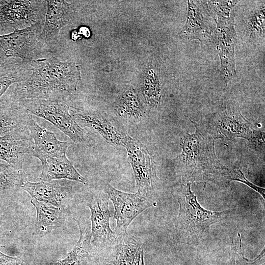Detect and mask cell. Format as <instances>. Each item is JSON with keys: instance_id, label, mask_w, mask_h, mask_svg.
Masks as SVG:
<instances>
[{"instance_id": "24", "label": "cell", "mask_w": 265, "mask_h": 265, "mask_svg": "<svg viewBox=\"0 0 265 265\" xmlns=\"http://www.w3.org/2000/svg\"><path fill=\"white\" fill-rule=\"evenodd\" d=\"M265 4L250 13L245 26V33L251 39L264 37L265 30Z\"/></svg>"}, {"instance_id": "10", "label": "cell", "mask_w": 265, "mask_h": 265, "mask_svg": "<svg viewBox=\"0 0 265 265\" xmlns=\"http://www.w3.org/2000/svg\"><path fill=\"white\" fill-rule=\"evenodd\" d=\"M186 23L179 33L181 37L187 41L197 39L201 44L212 40L214 27L212 26L209 10L205 1L187 0Z\"/></svg>"}, {"instance_id": "14", "label": "cell", "mask_w": 265, "mask_h": 265, "mask_svg": "<svg viewBox=\"0 0 265 265\" xmlns=\"http://www.w3.org/2000/svg\"><path fill=\"white\" fill-rule=\"evenodd\" d=\"M70 113L77 122L93 129L110 144L124 147L130 137L99 113L72 108Z\"/></svg>"}, {"instance_id": "28", "label": "cell", "mask_w": 265, "mask_h": 265, "mask_svg": "<svg viewBox=\"0 0 265 265\" xmlns=\"http://www.w3.org/2000/svg\"><path fill=\"white\" fill-rule=\"evenodd\" d=\"M24 67L16 72L0 76V97L8 88L16 82H21L27 79V69Z\"/></svg>"}, {"instance_id": "5", "label": "cell", "mask_w": 265, "mask_h": 265, "mask_svg": "<svg viewBox=\"0 0 265 265\" xmlns=\"http://www.w3.org/2000/svg\"><path fill=\"white\" fill-rule=\"evenodd\" d=\"M212 41L220 58V72L228 81L236 76L235 51L236 32L234 18L217 16Z\"/></svg>"}, {"instance_id": "26", "label": "cell", "mask_w": 265, "mask_h": 265, "mask_svg": "<svg viewBox=\"0 0 265 265\" xmlns=\"http://www.w3.org/2000/svg\"><path fill=\"white\" fill-rule=\"evenodd\" d=\"M143 91L148 103L153 106H156L159 104L160 100V84L155 75L147 78Z\"/></svg>"}, {"instance_id": "22", "label": "cell", "mask_w": 265, "mask_h": 265, "mask_svg": "<svg viewBox=\"0 0 265 265\" xmlns=\"http://www.w3.org/2000/svg\"><path fill=\"white\" fill-rule=\"evenodd\" d=\"M28 114L20 105L0 106V137L26 124Z\"/></svg>"}, {"instance_id": "13", "label": "cell", "mask_w": 265, "mask_h": 265, "mask_svg": "<svg viewBox=\"0 0 265 265\" xmlns=\"http://www.w3.org/2000/svg\"><path fill=\"white\" fill-rule=\"evenodd\" d=\"M26 125L34 142L33 156L60 158L66 156L70 143L59 140L53 132L40 126L30 114L26 120Z\"/></svg>"}, {"instance_id": "1", "label": "cell", "mask_w": 265, "mask_h": 265, "mask_svg": "<svg viewBox=\"0 0 265 265\" xmlns=\"http://www.w3.org/2000/svg\"><path fill=\"white\" fill-rule=\"evenodd\" d=\"M31 74L20 82L19 103L33 100L65 101L77 88V73L71 62L54 57L34 60Z\"/></svg>"}, {"instance_id": "21", "label": "cell", "mask_w": 265, "mask_h": 265, "mask_svg": "<svg viewBox=\"0 0 265 265\" xmlns=\"http://www.w3.org/2000/svg\"><path fill=\"white\" fill-rule=\"evenodd\" d=\"M23 170H18L8 163L0 161V198L21 188L26 181Z\"/></svg>"}, {"instance_id": "19", "label": "cell", "mask_w": 265, "mask_h": 265, "mask_svg": "<svg viewBox=\"0 0 265 265\" xmlns=\"http://www.w3.org/2000/svg\"><path fill=\"white\" fill-rule=\"evenodd\" d=\"M240 120L235 116L225 115L219 121L220 132L227 137H241L260 143L264 138V132L251 129Z\"/></svg>"}, {"instance_id": "11", "label": "cell", "mask_w": 265, "mask_h": 265, "mask_svg": "<svg viewBox=\"0 0 265 265\" xmlns=\"http://www.w3.org/2000/svg\"><path fill=\"white\" fill-rule=\"evenodd\" d=\"M21 188L32 199L58 208L65 212L73 199L72 188L62 186L57 182H31L26 180Z\"/></svg>"}, {"instance_id": "31", "label": "cell", "mask_w": 265, "mask_h": 265, "mask_svg": "<svg viewBox=\"0 0 265 265\" xmlns=\"http://www.w3.org/2000/svg\"><path fill=\"white\" fill-rule=\"evenodd\" d=\"M140 265H145V261H144V252L142 253L141 255V263Z\"/></svg>"}, {"instance_id": "17", "label": "cell", "mask_w": 265, "mask_h": 265, "mask_svg": "<svg viewBox=\"0 0 265 265\" xmlns=\"http://www.w3.org/2000/svg\"><path fill=\"white\" fill-rule=\"evenodd\" d=\"M109 262L113 265H140L144 252L142 243L137 237L127 233L118 235Z\"/></svg>"}, {"instance_id": "2", "label": "cell", "mask_w": 265, "mask_h": 265, "mask_svg": "<svg viewBox=\"0 0 265 265\" xmlns=\"http://www.w3.org/2000/svg\"><path fill=\"white\" fill-rule=\"evenodd\" d=\"M19 104L28 114L50 122L75 143L85 144L89 142L88 133L73 118L65 101L33 100Z\"/></svg>"}, {"instance_id": "32", "label": "cell", "mask_w": 265, "mask_h": 265, "mask_svg": "<svg viewBox=\"0 0 265 265\" xmlns=\"http://www.w3.org/2000/svg\"><path fill=\"white\" fill-rule=\"evenodd\" d=\"M23 265H27L25 263Z\"/></svg>"}, {"instance_id": "29", "label": "cell", "mask_w": 265, "mask_h": 265, "mask_svg": "<svg viewBox=\"0 0 265 265\" xmlns=\"http://www.w3.org/2000/svg\"><path fill=\"white\" fill-rule=\"evenodd\" d=\"M24 264L21 259L8 256L0 251V265H23Z\"/></svg>"}, {"instance_id": "4", "label": "cell", "mask_w": 265, "mask_h": 265, "mask_svg": "<svg viewBox=\"0 0 265 265\" xmlns=\"http://www.w3.org/2000/svg\"><path fill=\"white\" fill-rule=\"evenodd\" d=\"M104 191L114 206L113 217L116 220L115 232L118 235L127 233V228L132 220L155 204L148 195L139 191L126 193L108 184L104 186Z\"/></svg>"}, {"instance_id": "23", "label": "cell", "mask_w": 265, "mask_h": 265, "mask_svg": "<svg viewBox=\"0 0 265 265\" xmlns=\"http://www.w3.org/2000/svg\"><path fill=\"white\" fill-rule=\"evenodd\" d=\"M116 108L121 116L129 120H139L144 114L143 108L137 97L130 91L120 98Z\"/></svg>"}, {"instance_id": "20", "label": "cell", "mask_w": 265, "mask_h": 265, "mask_svg": "<svg viewBox=\"0 0 265 265\" xmlns=\"http://www.w3.org/2000/svg\"><path fill=\"white\" fill-rule=\"evenodd\" d=\"M80 229V237L72 250L64 259L58 260L54 265H88L91 250V234L82 227L76 220Z\"/></svg>"}, {"instance_id": "3", "label": "cell", "mask_w": 265, "mask_h": 265, "mask_svg": "<svg viewBox=\"0 0 265 265\" xmlns=\"http://www.w3.org/2000/svg\"><path fill=\"white\" fill-rule=\"evenodd\" d=\"M191 183L183 186L178 196L179 211L177 227L189 235L199 236L212 225L227 215L230 211L213 212L203 208L191 189Z\"/></svg>"}, {"instance_id": "25", "label": "cell", "mask_w": 265, "mask_h": 265, "mask_svg": "<svg viewBox=\"0 0 265 265\" xmlns=\"http://www.w3.org/2000/svg\"><path fill=\"white\" fill-rule=\"evenodd\" d=\"M201 136L197 132L195 133L187 134L182 140L181 147L182 160L186 163L195 161L201 154Z\"/></svg>"}, {"instance_id": "7", "label": "cell", "mask_w": 265, "mask_h": 265, "mask_svg": "<svg viewBox=\"0 0 265 265\" xmlns=\"http://www.w3.org/2000/svg\"><path fill=\"white\" fill-rule=\"evenodd\" d=\"M124 147L132 168L138 191L149 196L156 180L152 157L139 141L131 136Z\"/></svg>"}, {"instance_id": "9", "label": "cell", "mask_w": 265, "mask_h": 265, "mask_svg": "<svg viewBox=\"0 0 265 265\" xmlns=\"http://www.w3.org/2000/svg\"><path fill=\"white\" fill-rule=\"evenodd\" d=\"M43 25V22H40L23 29H15L11 33L0 35V48L7 57L30 60Z\"/></svg>"}, {"instance_id": "6", "label": "cell", "mask_w": 265, "mask_h": 265, "mask_svg": "<svg viewBox=\"0 0 265 265\" xmlns=\"http://www.w3.org/2000/svg\"><path fill=\"white\" fill-rule=\"evenodd\" d=\"M33 140L26 124L0 137V159L18 170L33 156Z\"/></svg>"}, {"instance_id": "12", "label": "cell", "mask_w": 265, "mask_h": 265, "mask_svg": "<svg viewBox=\"0 0 265 265\" xmlns=\"http://www.w3.org/2000/svg\"><path fill=\"white\" fill-rule=\"evenodd\" d=\"M46 3L45 21L38 42L49 47L56 43L60 30L69 23L73 9L64 0H46Z\"/></svg>"}, {"instance_id": "16", "label": "cell", "mask_w": 265, "mask_h": 265, "mask_svg": "<svg viewBox=\"0 0 265 265\" xmlns=\"http://www.w3.org/2000/svg\"><path fill=\"white\" fill-rule=\"evenodd\" d=\"M35 157L40 160L42 165L39 177L41 181L67 179L86 184V180L78 172L66 156L53 158L37 155Z\"/></svg>"}, {"instance_id": "8", "label": "cell", "mask_w": 265, "mask_h": 265, "mask_svg": "<svg viewBox=\"0 0 265 265\" xmlns=\"http://www.w3.org/2000/svg\"><path fill=\"white\" fill-rule=\"evenodd\" d=\"M108 199L107 195L98 194L86 202L91 212V242L98 246L111 245L118 236L110 226L113 214L109 209Z\"/></svg>"}, {"instance_id": "15", "label": "cell", "mask_w": 265, "mask_h": 265, "mask_svg": "<svg viewBox=\"0 0 265 265\" xmlns=\"http://www.w3.org/2000/svg\"><path fill=\"white\" fill-rule=\"evenodd\" d=\"M0 17L14 25V30L27 27L42 22L38 20L37 9L44 1L10 0L1 1Z\"/></svg>"}, {"instance_id": "18", "label": "cell", "mask_w": 265, "mask_h": 265, "mask_svg": "<svg viewBox=\"0 0 265 265\" xmlns=\"http://www.w3.org/2000/svg\"><path fill=\"white\" fill-rule=\"evenodd\" d=\"M36 217L33 235L43 237L60 227L65 219V212L58 208L31 199Z\"/></svg>"}, {"instance_id": "30", "label": "cell", "mask_w": 265, "mask_h": 265, "mask_svg": "<svg viewBox=\"0 0 265 265\" xmlns=\"http://www.w3.org/2000/svg\"><path fill=\"white\" fill-rule=\"evenodd\" d=\"M241 178H232V180L237 181L240 182L242 183L245 184L248 186L249 187L254 189L256 191L258 192L260 195L265 198V189L263 187L258 186L252 182L248 181L244 176V174L241 172Z\"/></svg>"}, {"instance_id": "27", "label": "cell", "mask_w": 265, "mask_h": 265, "mask_svg": "<svg viewBox=\"0 0 265 265\" xmlns=\"http://www.w3.org/2000/svg\"><path fill=\"white\" fill-rule=\"evenodd\" d=\"M238 2V0H209L206 1L210 11L217 16L229 17L233 8Z\"/></svg>"}]
</instances>
